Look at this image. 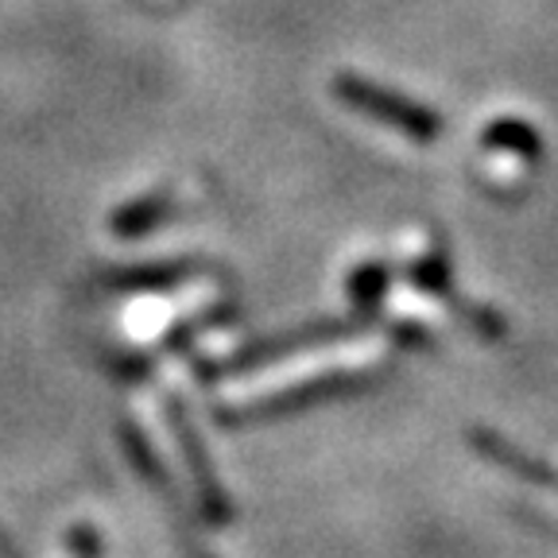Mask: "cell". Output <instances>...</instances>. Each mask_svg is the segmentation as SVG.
Wrapping results in <instances>:
<instances>
[{
    "mask_svg": "<svg viewBox=\"0 0 558 558\" xmlns=\"http://www.w3.org/2000/svg\"><path fill=\"white\" fill-rule=\"evenodd\" d=\"M485 148L500 151V156H515V159H527L535 151V136L527 124L520 121H500L485 132Z\"/></svg>",
    "mask_w": 558,
    "mask_h": 558,
    "instance_id": "4",
    "label": "cell"
},
{
    "mask_svg": "<svg viewBox=\"0 0 558 558\" xmlns=\"http://www.w3.org/2000/svg\"><path fill=\"white\" fill-rule=\"evenodd\" d=\"M209 291L198 288V291H183V295H174V299H148V303H136L132 306V314L124 318V326H129L132 338H156V333H163L167 326L183 314V306L191 311L198 299H206Z\"/></svg>",
    "mask_w": 558,
    "mask_h": 558,
    "instance_id": "3",
    "label": "cell"
},
{
    "mask_svg": "<svg viewBox=\"0 0 558 558\" xmlns=\"http://www.w3.org/2000/svg\"><path fill=\"white\" fill-rule=\"evenodd\" d=\"M333 94H338L349 109H357L361 117L380 121L384 129L400 132V136L415 140V144H430V140H438V132H442L438 117L427 113L423 105L408 101V97L392 94V89H384V86H373V82H365V78H353V74L333 82Z\"/></svg>",
    "mask_w": 558,
    "mask_h": 558,
    "instance_id": "1",
    "label": "cell"
},
{
    "mask_svg": "<svg viewBox=\"0 0 558 558\" xmlns=\"http://www.w3.org/2000/svg\"><path fill=\"white\" fill-rule=\"evenodd\" d=\"M384 288V268L376 264V268H361L357 276H353V299L357 303H373L376 295H380Z\"/></svg>",
    "mask_w": 558,
    "mask_h": 558,
    "instance_id": "5",
    "label": "cell"
},
{
    "mask_svg": "<svg viewBox=\"0 0 558 558\" xmlns=\"http://www.w3.org/2000/svg\"><path fill=\"white\" fill-rule=\"evenodd\" d=\"M171 427H174V438H179V450H183L186 465H191V481L194 488H198V500L202 508L209 512V520H229V500H226V488H221V481L214 477V470H209L206 462V450H202L198 435H194L191 418H183V411L174 408L171 411Z\"/></svg>",
    "mask_w": 558,
    "mask_h": 558,
    "instance_id": "2",
    "label": "cell"
}]
</instances>
